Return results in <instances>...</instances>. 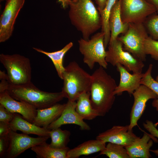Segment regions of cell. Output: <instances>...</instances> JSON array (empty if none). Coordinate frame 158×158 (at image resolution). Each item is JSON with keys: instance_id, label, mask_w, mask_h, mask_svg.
Returning a JSON list of instances; mask_svg holds the SVG:
<instances>
[{"instance_id": "6da1fadb", "label": "cell", "mask_w": 158, "mask_h": 158, "mask_svg": "<svg viewBox=\"0 0 158 158\" xmlns=\"http://www.w3.org/2000/svg\"><path fill=\"white\" fill-rule=\"evenodd\" d=\"M69 6L68 16L72 24L82 35L90 36L102 27V20L97 8L92 0H66Z\"/></svg>"}, {"instance_id": "7a4b0ae2", "label": "cell", "mask_w": 158, "mask_h": 158, "mask_svg": "<svg viewBox=\"0 0 158 158\" xmlns=\"http://www.w3.org/2000/svg\"><path fill=\"white\" fill-rule=\"evenodd\" d=\"M90 100L99 116H103L111 109L115 101L117 87L115 80L101 66L91 75Z\"/></svg>"}, {"instance_id": "3957f363", "label": "cell", "mask_w": 158, "mask_h": 158, "mask_svg": "<svg viewBox=\"0 0 158 158\" xmlns=\"http://www.w3.org/2000/svg\"><path fill=\"white\" fill-rule=\"evenodd\" d=\"M6 91L15 99L26 102L37 109L50 107L64 98L61 91L50 92L43 91L32 82L21 85H13L9 82Z\"/></svg>"}, {"instance_id": "277c9868", "label": "cell", "mask_w": 158, "mask_h": 158, "mask_svg": "<svg viewBox=\"0 0 158 158\" xmlns=\"http://www.w3.org/2000/svg\"><path fill=\"white\" fill-rule=\"evenodd\" d=\"M91 75L75 61L70 62L65 67L63 75V86L61 92L64 98L76 101L79 96L90 92Z\"/></svg>"}, {"instance_id": "5b68a950", "label": "cell", "mask_w": 158, "mask_h": 158, "mask_svg": "<svg viewBox=\"0 0 158 158\" xmlns=\"http://www.w3.org/2000/svg\"><path fill=\"white\" fill-rule=\"evenodd\" d=\"M0 61L6 70L10 83L21 85L31 82V67L28 58L18 54H1Z\"/></svg>"}, {"instance_id": "8992f818", "label": "cell", "mask_w": 158, "mask_h": 158, "mask_svg": "<svg viewBox=\"0 0 158 158\" xmlns=\"http://www.w3.org/2000/svg\"><path fill=\"white\" fill-rule=\"evenodd\" d=\"M104 37V33L101 31L94 34L88 40L81 38L78 41L79 51L83 56V62L90 69L94 68L96 63L104 69L107 68Z\"/></svg>"}, {"instance_id": "52a82bcc", "label": "cell", "mask_w": 158, "mask_h": 158, "mask_svg": "<svg viewBox=\"0 0 158 158\" xmlns=\"http://www.w3.org/2000/svg\"><path fill=\"white\" fill-rule=\"evenodd\" d=\"M148 36L143 23H129L126 32L117 38L122 43L125 50L143 62L146 60V55L144 44Z\"/></svg>"}, {"instance_id": "ba28073f", "label": "cell", "mask_w": 158, "mask_h": 158, "mask_svg": "<svg viewBox=\"0 0 158 158\" xmlns=\"http://www.w3.org/2000/svg\"><path fill=\"white\" fill-rule=\"evenodd\" d=\"M106 60L113 66L120 63L133 73H141L144 66L143 61L124 50L122 43L118 38L109 42Z\"/></svg>"}, {"instance_id": "9c48e42d", "label": "cell", "mask_w": 158, "mask_h": 158, "mask_svg": "<svg viewBox=\"0 0 158 158\" xmlns=\"http://www.w3.org/2000/svg\"><path fill=\"white\" fill-rule=\"evenodd\" d=\"M121 16L125 23H143L147 18L156 13L154 7L147 0H120Z\"/></svg>"}, {"instance_id": "30bf717a", "label": "cell", "mask_w": 158, "mask_h": 158, "mask_svg": "<svg viewBox=\"0 0 158 158\" xmlns=\"http://www.w3.org/2000/svg\"><path fill=\"white\" fill-rule=\"evenodd\" d=\"M0 17V42H4L11 36L18 15L25 0H6Z\"/></svg>"}, {"instance_id": "8fae6325", "label": "cell", "mask_w": 158, "mask_h": 158, "mask_svg": "<svg viewBox=\"0 0 158 158\" xmlns=\"http://www.w3.org/2000/svg\"><path fill=\"white\" fill-rule=\"evenodd\" d=\"M9 146L5 157L16 158L29 148L46 142L49 138H34L24 133H18L10 130L8 134Z\"/></svg>"}, {"instance_id": "7c38bea8", "label": "cell", "mask_w": 158, "mask_h": 158, "mask_svg": "<svg viewBox=\"0 0 158 158\" xmlns=\"http://www.w3.org/2000/svg\"><path fill=\"white\" fill-rule=\"evenodd\" d=\"M132 95L134 97V102L130 114V123L128 125L130 130H132L137 125L138 122L145 109L147 102L150 99H155L157 97L151 89L142 84Z\"/></svg>"}, {"instance_id": "4fadbf2b", "label": "cell", "mask_w": 158, "mask_h": 158, "mask_svg": "<svg viewBox=\"0 0 158 158\" xmlns=\"http://www.w3.org/2000/svg\"><path fill=\"white\" fill-rule=\"evenodd\" d=\"M138 137L129 129L128 125L114 126L111 128L99 133L96 139L105 143L111 142L126 147L132 144Z\"/></svg>"}, {"instance_id": "5bb4252c", "label": "cell", "mask_w": 158, "mask_h": 158, "mask_svg": "<svg viewBox=\"0 0 158 158\" xmlns=\"http://www.w3.org/2000/svg\"><path fill=\"white\" fill-rule=\"evenodd\" d=\"M0 104L9 111L21 115L24 119L32 123L37 114V109L35 107L25 102L15 99L6 91L0 93Z\"/></svg>"}, {"instance_id": "9a60e30c", "label": "cell", "mask_w": 158, "mask_h": 158, "mask_svg": "<svg viewBox=\"0 0 158 158\" xmlns=\"http://www.w3.org/2000/svg\"><path fill=\"white\" fill-rule=\"evenodd\" d=\"M76 101L68 100L61 116L49 125L47 128L50 130L60 128L62 125L73 124L79 126L82 130H90V126L78 114L76 111Z\"/></svg>"}, {"instance_id": "2e32d148", "label": "cell", "mask_w": 158, "mask_h": 158, "mask_svg": "<svg viewBox=\"0 0 158 158\" xmlns=\"http://www.w3.org/2000/svg\"><path fill=\"white\" fill-rule=\"evenodd\" d=\"M116 66L120 73V81L115 89L114 94L121 95L123 92L126 91L130 95H132L141 85L140 82L144 73L131 74L121 64L118 63Z\"/></svg>"}, {"instance_id": "e0dca14e", "label": "cell", "mask_w": 158, "mask_h": 158, "mask_svg": "<svg viewBox=\"0 0 158 158\" xmlns=\"http://www.w3.org/2000/svg\"><path fill=\"white\" fill-rule=\"evenodd\" d=\"M155 138L145 132L142 138L138 137L132 144L125 147L130 158L151 157L150 148L153 144V140H157Z\"/></svg>"}, {"instance_id": "ac0fdd59", "label": "cell", "mask_w": 158, "mask_h": 158, "mask_svg": "<svg viewBox=\"0 0 158 158\" xmlns=\"http://www.w3.org/2000/svg\"><path fill=\"white\" fill-rule=\"evenodd\" d=\"M10 129L14 131H21L26 134H34L39 136L50 138V130L38 126L24 119L20 114L15 113L13 120L9 123Z\"/></svg>"}, {"instance_id": "d6986e66", "label": "cell", "mask_w": 158, "mask_h": 158, "mask_svg": "<svg viewBox=\"0 0 158 158\" xmlns=\"http://www.w3.org/2000/svg\"><path fill=\"white\" fill-rule=\"evenodd\" d=\"M66 104L57 103L47 108L37 109V114L32 123L38 126L47 128L49 125L61 116Z\"/></svg>"}, {"instance_id": "ffe728a7", "label": "cell", "mask_w": 158, "mask_h": 158, "mask_svg": "<svg viewBox=\"0 0 158 158\" xmlns=\"http://www.w3.org/2000/svg\"><path fill=\"white\" fill-rule=\"evenodd\" d=\"M128 24L122 20L120 1L117 0L112 8L109 18V26L110 32L109 42L116 39L120 34L125 33L128 29Z\"/></svg>"}, {"instance_id": "44dd1931", "label": "cell", "mask_w": 158, "mask_h": 158, "mask_svg": "<svg viewBox=\"0 0 158 158\" xmlns=\"http://www.w3.org/2000/svg\"><path fill=\"white\" fill-rule=\"evenodd\" d=\"M106 143L100 140H90L85 141L71 149L67 153V158H78L100 152L105 148Z\"/></svg>"}, {"instance_id": "7402d4cb", "label": "cell", "mask_w": 158, "mask_h": 158, "mask_svg": "<svg viewBox=\"0 0 158 158\" xmlns=\"http://www.w3.org/2000/svg\"><path fill=\"white\" fill-rule=\"evenodd\" d=\"M75 109L83 120H92L99 116L92 105L90 92H84L79 96L77 100Z\"/></svg>"}, {"instance_id": "603a6c76", "label": "cell", "mask_w": 158, "mask_h": 158, "mask_svg": "<svg viewBox=\"0 0 158 158\" xmlns=\"http://www.w3.org/2000/svg\"><path fill=\"white\" fill-rule=\"evenodd\" d=\"M73 45V42H70L61 49L52 52H47L37 48H33L37 52L46 55L51 59L59 77L62 80L63 74L65 70L63 64V59L66 54Z\"/></svg>"}, {"instance_id": "cb8c5ba5", "label": "cell", "mask_w": 158, "mask_h": 158, "mask_svg": "<svg viewBox=\"0 0 158 158\" xmlns=\"http://www.w3.org/2000/svg\"><path fill=\"white\" fill-rule=\"evenodd\" d=\"M30 149L38 158H67V153L70 149L68 147L63 149L54 148L46 142Z\"/></svg>"}, {"instance_id": "d4e9b609", "label": "cell", "mask_w": 158, "mask_h": 158, "mask_svg": "<svg viewBox=\"0 0 158 158\" xmlns=\"http://www.w3.org/2000/svg\"><path fill=\"white\" fill-rule=\"evenodd\" d=\"M49 135L51 139V142L49 144L51 147L57 149L68 147L71 135L70 131L62 130L60 127L50 130Z\"/></svg>"}, {"instance_id": "484cf974", "label": "cell", "mask_w": 158, "mask_h": 158, "mask_svg": "<svg viewBox=\"0 0 158 158\" xmlns=\"http://www.w3.org/2000/svg\"><path fill=\"white\" fill-rule=\"evenodd\" d=\"M117 0H108L104 8L98 9L102 20V30L104 33V46L105 48L108 45L110 38V32L109 26V20L111 11Z\"/></svg>"}, {"instance_id": "4316f807", "label": "cell", "mask_w": 158, "mask_h": 158, "mask_svg": "<svg viewBox=\"0 0 158 158\" xmlns=\"http://www.w3.org/2000/svg\"><path fill=\"white\" fill-rule=\"evenodd\" d=\"M99 154L105 155L109 158H130L125 147L111 142H108Z\"/></svg>"}, {"instance_id": "83f0119b", "label": "cell", "mask_w": 158, "mask_h": 158, "mask_svg": "<svg viewBox=\"0 0 158 158\" xmlns=\"http://www.w3.org/2000/svg\"><path fill=\"white\" fill-rule=\"evenodd\" d=\"M153 65L150 64L146 71L144 73L140 83L146 85L151 89L157 95V98L152 103V106L156 108L158 112V82L154 80L151 75Z\"/></svg>"}, {"instance_id": "f1b7e54d", "label": "cell", "mask_w": 158, "mask_h": 158, "mask_svg": "<svg viewBox=\"0 0 158 158\" xmlns=\"http://www.w3.org/2000/svg\"><path fill=\"white\" fill-rule=\"evenodd\" d=\"M143 23L150 36L158 40V14L155 13L150 16Z\"/></svg>"}, {"instance_id": "f546056e", "label": "cell", "mask_w": 158, "mask_h": 158, "mask_svg": "<svg viewBox=\"0 0 158 158\" xmlns=\"http://www.w3.org/2000/svg\"><path fill=\"white\" fill-rule=\"evenodd\" d=\"M144 50L146 55H150L152 58L158 61V40L149 36L144 44Z\"/></svg>"}, {"instance_id": "4dcf8cb0", "label": "cell", "mask_w": 158, "mask_h": 158, "mask_svg": "<svg viewBox=\"0 0 158 158\" xmlns=\"http://www.w3.org/2000/svg\"><path fill=\"white\" fill-rule=\"evenodd\" d=\"M15 115V113L9 111L0 104V121L9 123L13 119Z\"/></svg>"}, {"instance_id": "1f68e13d", "label": "cell", "mask_w": 158, "mask_h": 158, "mask_svg": "<svg viewBox=\"0 0 158 158\" xmlns=\"http://www.w3.org/2000/svg\"><path fill=\"white\" fill-rule=\"evenodd\" d=\"M9 139L8 135L0 137V157H5L9 146Z\"/></svg>"}, {"instance_id": "d6a6232c", "label": "cell", "mask_w": 158, "mask_h": 158, "mask_svg": "<svg viewBox=\"0 0 158 158\" xmlns=\"http://www.w3.org/2000/svg\"><path fill=\"white\" fill-rule=\"evenodd\" d=\"M143 126L151 135L155 138H158V130L156 128L155 124L152 121L147 120L143 123Z\"/></svg>"}, {"instance_id": "836d02e7", "label": "cell", "mask_w": 158, "mask_h": 158, "mask_svg": "<svg viewBox=\"0 0 158 158\" xmlns=\"http://www.w3.org/2000/svg\"><path fill=\"white\" fill-rule=\"evenodd\" d=\"M9 123L0 121V137L8 135L11 130Z\"/></svg>"}, {"instance_id": "e575fe53", "label": "cell", "mask_w": 158, "mask_h": 158, "mask_svg": "<svg viewBox=\"0 0 158 158\" xmlns=\"http://www.w3.org/2000/svg\"><path fill=\"white\" fill-rule=\"evenodd\" d=\"M97 5V9L102 10L105 7L108 0H94Z\"/></svg>"}, {"instance_id": "d590c367", "label": "cell", "mask_w": 158, "mask_h": 158, "mask_svg": "<svg viewBox=\"0 0 158 158\" xmlns=\"http://www.w3.org/2000/svg\"><path fill=\"white\" fill-rule=\"evenodd\" d=\"M9 82L6 80H1L0 83V93L6 91Z\"/></svg>"}, {"instance_id": "8d00e7d4", "label": "cell", "mask_w": 158, "mask_h": 158, "mask_svg": "<svg viewBox=\"0 0 158 158\" xmlns=\"http://www.w3.org/2000/svg\"><path fill=\"white\" fill-rule=\"evenodd\" d=\"M153 5L156 10V13L158 14V0H147Z\"/></svg>"}, {"instance_id": "74e56055", "label": "cell", "mask_w": 158, "mask_h": 158, "mask_svg": "<svg viewBox=\"0 0 158 158\" xmlns=\"http://www.w3.org/2000/svg\"><path fill=\"white\" fill-rule=\"evenodd\" d=\"M0 80H6L8 81V75L6 74L4 71H0Z\"/></svg>"}, {"instance_id": "f35d334b", "label": "cell", "mask_w": 158, "mask_h": 158, "mask_svg": "<svg viewBox=\"0 0 158 158\" xmlns=\"http://www.w3.org/2000/svg\"><path fill=\"white\" fill-rule=\"evenodd\" d=\"M150 151L154 153L156 155L158 156V149L156 150H150Z\"/></svg>"}, {"instance_id": "ab89813d", "label": "cell", "mask_w": 158, "mask_h": 158, "mask_svg": "<svg viewBox=\"0 0 158 158\" xmlns=\"http://www.w3.org/2000/svg\"><path fill=\"white\" fill-rule=\"evenodd\" d=\"M155 80L158 82V75L156 77Z\"/></svg>"}, {"instance_id": "60d3db41", "label": "cell", "mask_w": 158, "mask_h": 158, "mask_svg": "<svg viewBox=\"0 0 158 158\" xmlns=\"http://www.w3.org/2000/svg\"><path fill=\"white\" fill-rule=\"evenodd\" d=\"M5 0H0V2H2L3 1H5Z\"/></svg>"}]
</instances>
